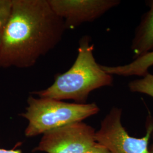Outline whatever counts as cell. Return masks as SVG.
<instances>
[{"instance_id": "cell-1", "label": "cell", "mask_w": 153, "mask_h": 153, "mask_svg": "<svg viewBox=\"0 0 153 153\" xmlns=\"http://www.w3.org/2000/svg\"><path fill=\"white\" fill-rule=\"evenodd\" d=\"M66 30L48 0H13L1 33L0 68H28L55 48Z\"/></svg>"}, {"instance_id": "cell-2", "label": "cell", "mask_w": 153, "mask_h": 153, "mask_svg": "<svg viewBox=\"0 0 153 153\" xmlns=\"http://www.w3.org/2000/svg\"><path fill=\"white\" fill-rule=\"evenodd\" d=\"M94 45L85 35L80 39L76 59L67 71L55 77L48 88L33 94L40 98L63 100H73L86 103L93 91L113 84V76L102 69L94 56Z\"/></svg>"}, {"instance_id": "cell-3", "label": "cell", "mask_w": 153, "mask_h": 153, "mask_svg": "<svg viewBox=\"0 0 153 153\" xmlns=\"http://www.w3.org/2000/svg\"><path fill=\"white\" fill-rule=\"evenodd\" d=\"M27 106L21 116L28 121L27 137L37 136L72 123L82 122L96 115L99 108L95 103H70L62 100L28 97Z\"/></svg>"}, {"instance_id": "cell-4", "label": "cell", "mask_w": 153, "mask_h": 153, "mask_svg": "<svg viewBox=\"0 0 153 153\" xmlns=\"http://www.w3.org/2000/svg\"><path fill=\"white\" fill-rule=\"evenodd\" d=\"M123 111L114 107L102 121L95 132V141L110 153H150L149 141L153 130V117L148 116L146 133L141 138L132 137L121 122Z\"/></svg>"}, {"instance_id": "cell-5", "label": "cell", "mask_w": 153, "mask_h": 153, "mask_svg": "<svg viewBox=\"0 0 153 153\" xmlns=\"http://www.w3.org/2000/svg\"><path fill=\"white\" fill-rule=\"evenodd\" d=\"M95 130L83 122H77L47 131L43 134L34 152L47 153H83L93 146Z\"/></svg>"}, {"instance_id": "cell-6", "label": "cell", "mask_w": 153, "mask_h": 153, "mask_svg": "<svg viewBox=\"0 0 153 153\" xmlns=\"http://www.w3.org/2000/svg\"><path fill=\"white\" fill-rule=\"evenodd\" d=\"M66 29L93 22L121 3L120 0H48Z\"/></svg>"}, {"instance_id": "cell-7", "label": "cell", "mask_w": 153, "mask_h": 153, "mask_svg": "<svg viewBox=\"0 0 153 153\" xmlns=\"http://www.w3.org/2000/svg\"><path fill=\"white\" fill-rule=\"evenodd\" d=\"M149 10L143 14L131 41L135 59L153 51V0L146 2Z\"/></svg>"}, {"instance_id": "cell-8", "label": "cell", "mask_w": 153, "mask_h": 153, "mask_svg": "<svg viewBox=\"0 0 153 153\" xmlns=\"http://www.w3.org/2000/svg\"><path fill=\"white\" fill-rule=\"evenodd\" d=\"M153 66V51L135 59L130 63L117 66L102 65L105 72L111 76H143Z\"/></svg>"}, {"instance_id": "cell-9", "label": "cell", "mask_w": 153, "mask_h": 153, "mask_svg": "<svg viewBox=\"0 0 153 153\" xmlns=\"http://www.w3.org/2000/svg\"><path fill=\"white\" fill-rule=\"evenodd\" d=\"M129 90L133 93H141L153 98V74L147 73L142 78L131 81L128 83Z\"/></svg>"}, {"instance_id": "cell-10", "label": "cell", "mask_w": 153, "mask_h": 153, "mask_svg": "<svg viewBox=\"0 0 153 153\" xmlns=\"http://www.w3.org/2000/svg\"><path fill=\"white\" fill-rule=\"evenodd\" d=\"M13 7V0H0V33L8 21Z\"/></svg>"}, {"instance_id": "cell-11", "label": "cell", "mask_w": 153, "mask_h": 153, "mask_svg": "<svg viewBox=\"0 0 153 153\" xmlns=\"http://www.w3.org/2000/svg\"><path fill=\"white\" fill-rule=\"evenodd\" d=\"M83 153H110L109 151L98 143H96L93 146L90 148L86 152Z\"/></svg>"}, {"instance_id": "cell-12", "label": "cell", "mask_w": 153, "mask_h": 153, "mask_svg": "<svg viewBox=\"0 0 153 153\" xmlns=\"http://www.w3.org/2000/svg\"><path fill=\"white\" fill-rule=\"evenodd\" d=\"M0 153H22L21 150L13 149L10 150H7L4 149H0Z\"/></svg>"}, {"instance_id": "cell-13", "label": "cell", "mask_w": 153, "mask_h": 153, "mask_svg": "<svg viewBox=\"0 0 153 153\" xmlns=\"http://www.w3.org/2000/svg\"><path fill=\"white\" fill-rule=\"evenodd\" d=\"M152 137V138H153V142H152L151 146L149 147V152H150V153H153V130L152 133V137Z\"/></svg>"}, {"instance_id": "cell-14", "label": "cell", "mask_w": 153, "mask_h": 153, "mask_svg": "<svg viewBox=\"0 0 153 153\" xmlns=\"http://www.w3.org/2000/svg\"><path fill=\"white\" fill-rule=\"evenodd\" d=\"M1 33H0V48H1Z\"/></svg>"}]
</instances>
